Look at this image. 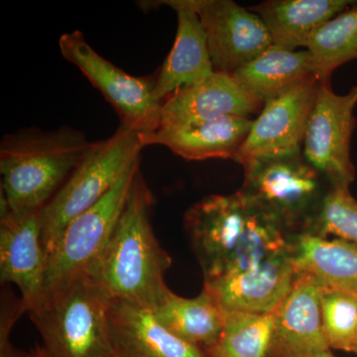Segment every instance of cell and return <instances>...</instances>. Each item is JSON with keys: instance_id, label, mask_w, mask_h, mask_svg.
<instances>
[{"instance_id": "31", "label": "cell", "mask_w": 357, "mask_h": 357, "mask_svg": "<svg viewBox=\"0 0 357 357\" xmlns=\"http://www.w3.org/2000/svg\"><path fill=\"white\" fill-rule=\"evenodd\" d=\"M352 352H354L357 356V328L356 335H354V344H352Z\"/></svg>"}, {"instance_id": "6", "label": "cell", "mask_w": 357, "mask_h": 357, "mask_svg": "<svg viewBox=\"0 0 357 357\" xmlns=\"http://www.w3.org/2000/svg\"><path fill=\"white\" fill-rule=\"evenodd\" d=\"M63 57L76 66L114 107L124 128L140 134L156 130L163 102L155 96V77H135L103 58L79 31L65 33L59 40Z\"/></svg>"}, {"instance_id": "7", "label": "cell", "mask_w": 357, "mask_h": 357, "mask_svg": "<svg viewBox=\"0 0 357 357\" xmlns=\"http://www.w3.org/2000/svg\"><path fill=\"white\" fill-rule=\"evenodd\" d=\"M139 169L138 159L102 199L66 227L47 260L44 294L88 274L109 243Z\"/></svg>"}, {"instance_id": "13", "label": "cell", "mask_w": 357, "mask_h": 357, "mask_svg": "<svg viewBox=\"0 0 357 357\" xmlns=\"http://www.w3.org/2000/svg\"><path fill=\"white\" fill-rule=\"evenodd\" d=\"M273 314L266 357H306L331 349L321 326V286L312 277L299 273Z\"/></svg>"}, {"instance_id": "9", "label": "cell", "mask_w": 357, "mask_h": 357, "mask_svg": "<svg viewBox=\"0 0 357 357\" xmlns=\"http://www.w3.org/2000/svg\"><path fill=\"white\" fill-rule=\"evenodd\" d=\"M319 81L307 77L263 105L234 161L241 165L258 160L302 153L305 131Z\"/></svg>"}, {"instance_id": "19", "label": "cell", "mask_w": 357, "mask_h": 357, "mask_svg": "<svg viewBox=\"0 0 357 357\" xmlns=\"http://www.w3.org/2000/svg\"><path fill=\"white\" fill-rule=\"evenodd\" d=\"M356 3L351 0H269L248 9L266 25L273 46L297 51L307 48L319 28Z\"/></svg>"}, {"instance_id": "2", "label": "cell", "mask_w": 357, "mask_h": 357, "mask_svg": "<svg viewBox=\"0 0 357 357\" xmlns=\"http://www.w3.org/2000/svg\"><path fill=\"white\" fill-rule=\"evenodd\" d=\"M93 142L76 129L27 128L0 144L1 195L13 213L42 211L84 158Z\"/></svg>"}, {"instance_id": "3", "label": "cell", "mask_w": 357, "mask_h": 357, "mask_svg": "<svg viewBox=\"0 0 357 357\" xmlns=\"http://www.w3.org/2000/svg\"><path fill=\"white\" fill-rule=\"evenodd\" d=\"M112 297L88 276L45 293L30 310L49 357H115L109 307Z\"/></svg>"}, {"instance_id": "22", "label": "cell", "mask_w": 357, "mask_h": 357, "mask_svg": "<svg viewBox=\"0 0 357 357\" xmlns=\"http://www.w3.org/2000/svg\"><path fill=\"white\" fill-rule=\"evenodd\" d=\"M231 76L249 96L264 105L294 84L314 76V63L307 50L289 51L272 45Z\"/></svg>"}, {"instance_id": "1", "label": "cell", "mask_w": 357, "mask_h": 357, "mask_svg": "<svg viewBox=\"0 0 357 357\" xmlns=\"http://www.w3.org/2000/svg\"><path fill=\"white\" fill-rule=\"evenodd\" d=\"M154 202L139 169L107 248L86 274L112 298L150 310L170 292L165 274L172 265L152 227Z\"/></svg>"}, {"instance_id": "23", "label": "cell", "mask_w": 357, "mask_h": 357, "mask_svg": "<svg viewBox=\"0 0 357 357\" xmlns=\"http://www.w3.org/2000/svg\"><path fill=\"white\" fill-rule=\"evenodd\" d=\"M248 208L243 234L222 277L255 269L270 258L293 250L294 236L284 231L273 220L248 204Z\"/></svg>"}, {"instance_id": "21", "label": "cell", "mask_w": 357, "mask_h": 357, "mask_svg": "<svg viewBox=\"0 0 357 357\" xmlns=\"http://www.w3.org/2000/svg\"><path fill=\"white\" fill-rule=\"evenodd\" d=\"M151 311L167 330L206 354L222 335L225 312L206 289L195 298L170 291Z\"/></svg>"}, {"instance_id": "27", "label": "cell", "mask_w": 357, "mask_h": 357, "mask_svg": "<svg viewBox=\"0 0 357 357\" xmlns=\"http://www.w3.org/2000/svg\"><path fill=\"white\" fill-rule=\"evenodd\" d=\"M312 236H333L357 246V201L349 188H331L311 230Z\"/></svg>"}, {"instance_id": "29", "label": "cell", "mask_w": 357, "mask_h": 357, "mask_svg": "<svg viewBox=\"0 0 357 357\" xmlns=\"http://www.w3.org/2000/svg\"><path fill=\"white\" fill-rule=\"evenodd\" d=\"M30 357H49L48 354H46L43 347H37L36 349H34L30 354Z\"/></svg>"}, {"instance_id": "20", "label": "cell", "mask_w": 357, "mask_h": 357, "mask_svg": "<svg viewBox=\"0 0 357 357\" xmlns=\"http://www.w3.org/2000/svg\"><path fill=\"white\" fill-rule=\"evenodd\" d=\"M293 262L298 273L312 277L321 288L357 296V246L342 239L312 234L293 237Z\"/></svg>"}, {"instance_id": "14", "label": "cell", "mask_w": 357, "mask_h": 357, "mask_svg": "<svg viewBox=\"0 0 357 357\" xmlns=\"http://www.w3.org/2000/svg\"><path fill=\"white\" fill-rule=\"evenodd\" d=\"M263 105L249 96L231 75L213 73L174 91L163 102L160 126H184L223 117L259 114ZM159 126V128H160Z\"/></svg>"}, {"instance_id": "30", "label": "cell", "mask_w": 357, "mask_h": 357, "mask_svg": "<svg viewBox=\"0 0 357 357\" xmlns=\"http://www.w3.org/2000/svg\"><path fill=\"white\" fill-rule=\"evenodd\" d=\"M306 357H335L333 356L332 352H331V349L328 351L318 352V354H311V356Z\"/></svg>"}, {"instance_id": "28", "label": "cell", "mask_w": 357, "mask_h": 357, "mask_svg": "<svg viewBox=\"0 0 357 357\" xmlns=\"http://www.w3.org/2000/svg\"><path fill=\"white\" fill-rule=\"evenodd\" d=\"M27 312L22 299H2L1 319H0V357H30L29 354L15 349L11 344L10 333L14 324L23 312Z\"/></svg>"}, {"instance_id": "18", "label": "cell", "mask_w": 357, "mask_h": 357, "mask_svg": "<svg viewBox=\"0 0 357 357\" xmlns=\"http://www.w3.org/2000/svg\"><path fill=\"white\" fill-rule=\"evenodd\" d=\"M252 122L248 117H223L199 123L160 126L152 132L140 134V138L144 147L161 145L189 161L234 160Z\"/></svg>"}, {"instance_id": "17", "label": "cell", "mask_w": 357, "mask_h": 357, "mask_svg": "<svg viewBox=\"0 0 357 357\" xmlns=\"http://www.w3.org/2000/svg\"><path fill=\"white\" fill-rule=\"evenodd\" d=\"M162 3L177 14L175 42L155 83V96L164 102L174 91L213 74L203 24L194 0H169Z\"/></svg>"}, {"instance_id": "12", "label": "cell", "mask_w": 357, "mask_h": 357, "mask_svg": "<svg viewBox=\"0 0 357 357\" xmlns=\"http://www.w3.org/2000/svg\"><path fill=\"white\" fill-rule=\"evenodd\" d=\"M46 267L41 211L1 215L0 279L20 289L27 312L43 297Z\"/></svg>"}, {"instance_id": "25", "label": "cell", "mask_w": 357, "mask_h": 357, "mask_svg": "<svg viewBox=\"0 0 357 357\" xmlns=\"http://www.w3.org/2000/svg\"><path fill=\"white\" fill-rule=\"evenodd\" d=\"M273 325V312H225L222 335L208 356L266 357Z\"/></svg>"}, {"instance_id": "10", "label": "cell", "mask_w": 357, "mask_h": 357, "mask_svg": "<svg viewBox=\"0 0 357 357\" xmlns=\"http://www.w3.org/2000/svg\"><path fill=\"white\" fill-rule=\"evenodd\" d=\"M213 72L232 75L272 46L261 18L231 0H194Z\"/></svg>"}, {"instance_id": "16", "label": "cell", "mask_w": 357, "mask_h": 357, "mask_svg": "<svg viewBox=\"0 0 357 357\" xmlns=\"http://www.w3.org/2000/svg\"><path fill=\"white\" fill-rule=\"evenodd\" d=\"M109 321L115 357H208L167 330L148 307L112 298Z\"/></svg>"}, {"instance_id": "26", "label": "cell", "mask_w": 357, "mask_h": 357, "mask_svg": "<svg viewBox=\"0 0 357 357\" xmlns=\"http://www.w3.org/2000/svg\"><path fill=\"white\" fill-rule=\"evenodd\" d=\"M321 316L330 349L352 352L357 328V296L321 287Z\"/></svg>"}, {"instance_id": "24", "label": "cell", "mask_w": 357, "mask_h": 357, "mask_svg": "<svg viewBox=\"0 0 357 357\" xmlns=\"http://www.w3.org/2000/svg\"><path fill=\"white\" fill-rule=\"evenodd\" d=\"M307 50L311 53L314 76L331 81L338 67L357 60V7L349 8L312 34Z\"/></svg>"}, {"instance_id": "15", "label": "cell", "mask_w": 357, "mask_h": 357, "mask_svg": "<svg viewBox=\"0 0 357 357\" xmlns=\"http://www.w3.org/2000/svg\"><path fill=\"white\" fill-rule=\"evenodd\" d=\"M292 251L270 258L243 273L204 282V288L217 299L225 312H273L299 277Z\"/></svg>"}, {"instance_id": "8", "label": "cell", "mask_w": 357, "mask_h": 357, "mask_svg": "<svg viewBox=\"0 0 357 357\" xmlns=\"http://www.w3.org/2000/svg\"><path fill=\"white\" fill-rule=\"evenodd\" d=\"M357 86L338 96L331 81L319 82L303 142L302 154L332 188H349L356 178L351 141L356 126Z\"/></svg>"}, {"instance_id": "11", "label": "cell", "mask_w": 357, "mask_h": 357, "mask_svg": "<svg viewBox=\"0 0 357 357\" xmlns=\"http://www.w3.org/2000/svg\"><path fill=\"white\" fill-rule=\"evenodd\" d=\"M248 204L238 191L211 195L188 210L185 229L201 265L204 282L222 277L243 234Z\"/></svg>"}, {"instance_id": "4", "label": "cell", "mask_w": 357, "mask_h": 357, "mask_svg": "<svg viewBox=\"0 0 357 357\" xmlns=\"http://www.w3.org/2000/svg\"><path fill=\"white\" fill-rule=\"evenodd\" d=\"M243 168L238 192L250 208L290 236L311 230L332 187L302 153L258 160Z\"/></svg>"}, {"instance_id": "5", "label": "cell", "mask_w": 357, "mask_h": 357, "mask_svg": "<svg viewBox=\"0 0 357 357\" xmlns=\"http://www.w3.org/2000/svg\"><path fill=\"white\" fill-rule=\"evenodd\" d=\"M140 133L119 126L107 139L91 145L76 170L41 211L42 241L47 260L66 227L95 206L140 159Z\"/></svg>"}]
</instances>
